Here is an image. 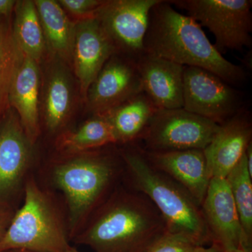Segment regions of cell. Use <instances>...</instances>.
Instances as JSON below:
<instances>
[{
    "label": "cell",
    "mask_w": 252,
    "mask_h": 252,
    "mask_svg": "<svg viewBox=\"0 0 252 252\" xmlns=\"http://www.w3.org/2000/svg\"><path fill=\"white\" fill-rule=\"evenodd\" d=\"M18 252V251H8V252Z\"/></svg>",
    "instance_id": "d6a6232c"
},
{
    "label": "cell",
    "mask_w": 252,
    "mask_h": 252,
    "mask_svg": "<svg viewBox=\"0 0 252 252\" xmlns=\"http://www.w3.org/2000/svg\"><path fill=\"white\" fill-rule=\"evenodd\" d=\"M46 69L43 84V120L49 133H58L66 125L74 104V81L67 63L56 58Z\"/></svg>",
    "instance_id": "ac0fdd59"
},
{
    "label": "cell",
    "mask_w": 252,
    "mask_h": 252,
    "mask_svg": "<svg viewBox=\"0 0 252 252\" xmlns=\"http://www.w3.org/2000/svg\"><path fill=\"white\" fill-rule=\"evenodd\" d=\"M200 207L211 244L224 252L238 249L252 251V247L249 246L244 236L233 195L225 179H211Z\"/></svg>",
    "instance_id": "7c38bea8"
},
{
    "label": "cell",
    "mask_w": 252,
    "mask_h": 252,
    "mask_svg": "<svg viewBox=\"0 0 252 252\" xmlns=\"http://www.w3.org/2000/svg\"><path fill=\"white\" fill-rule=\"evenodd\" d=\"M252 136L250 114L244 108L220 126L203 150L210 179H225L245 156Z\"/></svg>",
    "instance_id": "5bb4252c"
},
{
    "label": "cell",
    "mask_w": 252,
    "mask_h": 252,
    "mask_svg": "<svg viewBox=\"0 0 252 252\" xmlns=\"http://www.w3.org/2000/svg\"><path fill=\"white\" fill-rule=\"evenodd\" d=\"M136 64L142 91L158 109L183 108L185 67L145 52Z\"/></svg>",
    "instance_id": "9a60e30c"
},
{
    "label": "cell",
    "mask_w": 252,
    "mask_h": 252,
    "mask_svg": "<svg viewBox=\"0 0 252 252\" xmlns=\"http://www.w3.org/2000/svg\"><path fill=\"white\" fill-rule=\"evenodd\" d=\"M13 14L11 29L16 44L23 54L40 64L47 48L34 1H16Z\"/></svg>",
    "instance_id": "7402d4cb"
},
{
    "label": "cell",
    "mask_w": 252,
    "mask_h": 252,
    "mask_svg": "<svg viewBox=\"0 0 252 252\" xmlns=\"http://www.w3.org/2000/svg\"><path fill=\"white\" fill-rule=\"evenodd\" d=\"M246 157L247 165H248V171L252 177V143L250 142L245 152Z\"/></svg>",
    "instance_id": "f1b7e54d"
},
{
    "label": "cell",
    "mask_w": 252,
    "mask_h": 252,
    "mask_svg": "<svg viewBox=\"0 0 252 252\" xmlns=\"http://www.w3.org/2000/svg\"><path fill=\"white\" fill-rule=\"evenodd\" d=\"M158 109L142 92L101 115L112 126L117 143L142 137Z\"/></svg>",
    "instance_id": "ffe728a7"
},
{
    "label": "cell",
    "mask_w": 252,
    "mask_h": 252,
    "mask_svg": "<svg viewBox=\"0 0 252 252\" xmlns=\"http://www.w3.org/2000/svg\"><path fill=\"white\" fill-rule=\"evenodd\" d=\"M167 232L147 196L120 190L104 200L72 240L94 252H147Z\"/></svg>",
    "instance_id": "6da1fadb"
},
{
    "label": "cell",
    "mask_w": 252,
    "mask_h": 252,
    "mask_svg": "<svg viewBox=\"0 0 252 252\" xmlns=\"http://www.w3.org/2000/svg\"><path fill=\"white\" fill-rule=\"evenodd\" d=\"M199 246L186 235L167 232L147 252H193Z\"/></svg>",
    "instance_id": "d4e9b609"
},
{
    "label": "cell",
    "mask_w": 252,
    "mask_h": 252,
    "mask_svg": "<svg viewBox=\"0 0 252 252\" xmlns=\"http://www.w3.org/2000/svg\"><path fill=\"white\" fill-rule=\"evenodd\" d=\"M15 212L14 207L0 206V241L7 231Z\"/></svg>",
    "instance_id": "4316f807"
},
{
    "label": "cell",
    "mask_w": 252,
    "mask_h": 252,
    "mask_svg": "<svg viewBox=\"0 0 252 252\" xmlns=\"http://www.w3.org/2000/svg\"><path fill=\"white\" fill-rule=\"evenodd\" d=\"M143 92L135 60L115 53L91 84L86 103L94 115H101Z\"/></svg>",
    "instance_id": "8fae6325"
},
{
    "label": "cell",
    "mask_w": 252,
    "mask_h": 252,
    "mask_svg": "<svg viewBox=\"0 0 252 252\" xmlns=\"http://www.w3.org/2000/svg\"><path fill=\"white\" fill-rule=\"evenodd\" d=\"M39 64L23 54L9 93V107L16 112L26 135L34 144L40 134Z\"/></svg>",
    "instance_id": "e0dca14e"
},
{
    "label": "cell",
    "mask_w": 252,
    "mask_h": 252,
    "mask_svg": "<svg viewBox=\"0 0 252 252\" xmlns=\"http://www.w3.org/2000/svg\"><path fill=\"white\" fill-rule=\"evenodd\" d=\"M34 144L10 108L0 118V206L14 207L30 177Z\"/></svg>",
    "instance_id": "ba28073f"
},
{
    "label": "cell",
    "mask_w": 252,
    "mask_h": 252,
    "mask_svg": "<svg viewBox=\"0 0 252 252\" xmlns=\"http://www.w3.org/2000/svg\"><path fill=\"white\" fill-rule=\"evenodd\" d=\"M34 4L51 57L71 63L75 23L69 20L58 1L36 0Z\"/></svg>",
    "instance_id": "d6986e66"
},
{
    "label": "cell",
    "mask_w": 252,
    "mask_h": 252,
    "mask_svg": "<svg viewBox=\"0 0 252 252\" xmlns=\"http://www.w3.org/2000/svg\"><path fill=\"white\" fill-rule=\"evenodd\" d=\"M64 252H80L78 251V250H76L75 248H72V247H71V248H69V250H67V251H65Z\"/></svg>",
    "instance_id": "1f68e13d"
},
{
    "label": "cell",
    "mask_w": 252,
    "mask_h": 252,
    "mask_svg": "<svg viewBox=\"0 0 252 252\" xmlns=\"http://www.w3.org/2000/svg\"><path fill=\"white\" fill-rule=\"evenodd\" d=\"M228 252H252V251H249V250H244V249H238V250H231Z\"/></svg>",
    "instance_id": "4dcf8cb0"
},
{
    "label": "cell",
    "mask_w": 252,
    "mask_h": 252,
    "mask_svg": "<svg viewBox=\"0 0 252 252\" xmlns=\"http://www.w3.org/2000/svg\"><path fill=\"white\" fill-rule=\"evenodd\" d=\"M119 172L117 158L99 149L64 156L54 164L51 180L65 198L71 240L108 198Z\"/></svg>",
    "instance_id": "3957f363"
},
{
    "label": "cell",
    "mask_w": 252,
    "mask_h": 252,
    "mask_svg": "<svg viewBox=\"0 0 252 252\" xmlns=\"http://www.w3.org/2000/svg\"><path fill=\"white\" fill-rule=\"evenodd\" d=\"M215 36L214 46L222 53L251 47V0H169Z\"/></svg>",
    "instance_id": "8992f818"
},
{
    "label": "cell",
    "mask_w": 252,
    "mask_h": 252,
    "mask_svg": "<svg viewBox=\"0 0 252 252\" xmlns=\"http://www.w3.org/2000/svg\"><path fill=\"white\" fill-rule=\"evenodd\" d=\"M120 156L136 191L157 207L169 233L186 235L200 246L211 243L201 207L183 187L151 165L141 149L124 150Z\"/></svg>",
    "instance_id": "277c9868"
},
{
    "label": "cell",
    "mask_w": 252,
    "mask_h": 252,
    "mask_svg": "<svg viewBox=\"0 0 252 252\" xmlns=\"http://www.w3.org/2000/svg\"><path fill=\"white\" fill-rule=\"evenodd\" d=\"M225 180L233 195L244 236L252 248V177L248 171L245 154Z\"/></svg>",
    "instance_id": "cb8c5ba5"
},
{
    "label": "cell",
    "mask_w": 252,
    "mask_h": 252,
    "mask_svg": "<svg viewBox=\"0 0 252 252\" xmlns=\"http://www.w3.org/2000/svg\"><path fill=\"white\" fill-rule=\"evenodd\" d=\"M193 252H224L223 250L215 245V244H211V246L206 248L205 246H199L198 248L194 250Z\"/></svg>",
    "instance_id": "f546056e"
},
{
    "label": "cell",
    "mask_w": 252,
    "mask_h": 252,
    "mask_svg": "<svg viewBox=\"0 0 252 252\" xmlns=\"http://www.w3.org/2000/svg\"><path fill=\"white\" fill-rule=\"evenodd\" d=\"M141 150L151 165L183 187L201 206L211 180L203 150Z\"/></svg>",
    "instance_id": "2e32d148"
},
{
    "label": "cell",
    "mask_w": 252,
    "mask_h": 252,
    "mask_svg": "<svg viewBox=\"0 0 252 252\" xmlns=\"http://www.w3.org/2000/svg\"><path fill=\"white\" fill-rule=\"evenodd\" d=\"M24 203L15 212L9 228L0 241V252H64L69 245L67 219L52 198L29 177Z\"/></svg>",
    "instance_id": "5b68a950"
},
{
    "label": "cell",
    "mask_w": 252,
    "mask_h": 252,
    "mask_svg": "<svg viewBox=\"0 0 252 252\" xmlns=\"http://www.w3.org/2000/svg\"><path fill=\"white\" fill-rule=\"evenodd\" d=\"M115 53H118L115 46L95 16L75 23L71 63L84 97L97 74Z\"/></svg>",
    "instance_id": "4fadbf2b"
},
{
    "label": "cell",
    "mask_w": 252,
    "mask_h": 252,
    "mask_svg": "<svg viewBox=\"0 0 252 252\" xmlns=\"http://www.w3.org/2000/svg\"><path fill=\"white\" fill-rule=\"evenodd\" d=\"M16 3L14 0H0V18L11 17Z\"/></svg>",
    "instance_id": "83f0119b"
},
{
    "label": "cell",
    "mask_w": 252,
    "mask_h": 252,
    "mask_svg": "<svg viewBox=\"0 0 252 252\" xmlns=\"http://www.w3.org/2000/svg\"><path fill=\"white\" fill-rule=\"evenodd\" d=\"M220 127L183 108L158 109L142 137L144 151L204 150Z\"/></svg>",
    "instance_id": "52a82bcc"
},
{
    "label": "cell",
    "mask_w": 252,
    "mask_h": 252,
    "mask_svg": "<svg viewBox=\"0 0 252 252\" xmlns=\"http://www.w3.org/2000/svg\"><path fill=\"white\" fill-rule=\"evenodd\" d=\"M117 144L110 124L102 115H94L75 130L59 134L56 149L63 156L84 153Z\"/></svg>",
    "instance_id": "44dd1931"
},
{
    "label": "cell",
    "mask_w": 252,
    "mask_h": 252,
    "mask_svg": "<svg viewBox=\"0 0 252 252\" xmlns=\"http://www.w3.org/2000/svg\"><path fill=\"white\" fill-rule=\"evenodd\" d=\"M60 5L64 11L83 19L94 16L104 3L102 0H60Z\"/></svg>",
    "instance_id": "484cf974"
},
{
    "label": "cell",
    "mask_w": 252,
    "mask_h": 252,
    "mask_svg": "<svg viewBox=\"0 0 252 252\" xmlns=\"http://www.w3.org/2000/svg\"><path fill=\"white\" fill-rule=\"evenodd\" d=\"M10 18H0V118L10 109L9 89L23 56L13 36Z\"/></svg>",
    "instance_id": "603a6c76"
},
{
    "label": "cell",
    "mask_w": 252,
    "mask_h": 252,
    "mask_svg": "<svg viewBox=\"0 0 252 252\" xmlns=\"http://www.w3.org/2000/svg\"><path fill=\"white\" fill-rule=\"evenodd\" d=\"M159 1H104L94 16L108 34L117 52L136 61L144 53L151 10Z\"/></svg>",
    "instance_id": "30bf717a"
},
{
    "label": "cell",
    "mask_w": 252,
    "mask_h": 252,
    "mask_svg": "<svg viewBox=\"0 0 252 252\" xmlns=\"http://www.w3.org/2000/svg\"><path fill=\"white\" fill-rule=\"evenodd\" d=\"M236 89L213 73L185 67L183 109L221 126L243 109Z\"/></svg>",
    "instance_id": "9c48e42d"
},
{
    "label": "cell",
    "mask_w": 252,
    "mask_h": 252,
    "mask_svg": "<svg viewBox=\"0 0 252 252\" xmlns=\"http://www.w3.org/2000/svg\"><path fill=\"white\" fill-rule=\"evenodd\" d=\"M144 52L184 67L205 69L231 86L246 79L243 68L219 52L199 23L176 11L167 0H160L151 10Z\"/></svg>",
    "instance_id": "7a4b0ae2"
}]
</instances>
